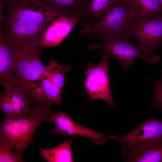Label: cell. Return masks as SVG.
I'll list each match as a JSON object with an SVG mask.
<instances>
[{
	"instance_id": "8992f818",
	"label": "cell",
	"mask_w": 162,
	"mask_h": 162,
	"mask_svg": "<svg viewBox=\"0 0 162 162\" xmlns=\"http://www.w3.org/2000/svg\"><path fill=\"white\" fill-rule=\"evenodd\" d=\"M118 140L125 150L146 148L162 142V121L156 118L146 120L122 136L109 135Z\"/></svg>"
},
{
	"instance_id": "8fae6325",
	"label": "cell",
	"mask_w": 162,
	"mask_h": 162,
	"mask_svg": "<svg viewBox=\"0 0 162 162\" xmlns=\"http://www.w3.org/2000/svg\"><path fill=\"white\" fill-rule=\"evenodd\" d=\"M82 19L81 16H59L51 22L44 30L39 39V45L44 48L58 46Z\"/></svg>"
},
{
	"instance_id": "277c9868",
	"label": "cell",
	"mask_w": 162,
	"mask_h": 162,
	"mask_svg": "<svg viewBox=\"0 0 162 162\" xmlns=\"http://www.w3.org/2000/svg\"><path fill=\"white\" fill-rule=\"evenodd\" d=\"M129 38L122 36L100 39L90 44L89 48L92 50H98L101 55L117 60L125 71L134 64L136 58L139 56L151 63L144 50L139 45L131 43Z\"/></svg>"
},
{
	"instance_id": "d4e9b609",
	"label": "cell",
	"mask_w": 162,
	"mask_h": 162,
	"mask_svg": "<svg viewBox=\"0 0 162 162\" xmlns=\"http://www.w3.org/2000/svg\"><path fill=\"white\" fill-rule=\"evenodd\" d=\"M160 4L162 6V0H158Z\"/></svg>"
},
{
	"instance_id": "3957f363",
	"label": "cell",
	"mask_w": 162,
	"mask_h": 162,
	"mask_svg": "<svg viewBox=\"0 0 162 162\" xmlns=\"http://www.w3.org/2000/svg\"><path fill=\"white\" fill-rule=\"evenodd\" d=\"M17 48L18 59L11 84L27 90L36 97L39 96L43 94L41 82L45 67L40 60V46Z\"/></svg>"
},
{
	"instance_id": "5bb4252c",
	"label": "cell",
	"mask_w": 162,
	"mask_h": 162,
	"mask_svg": "<svg viewBox=\"0 0 162 162\" xmlns=\"http://www.w3.org/2000/svg\"><path fill=\"white\" fill-rule=\"evenodd\" d=\"M125 0H85L81 12L84 27L96 23L115 5Z\"/></svg>"
},
{
	"instance_id": "e0dca14e",
	"label": "cell",
	"mask_w": 162,
	"mask_h": 162,
	"mask_svg": "<svg viewBox=\"0 0 162 162\" xmlns=\"http://www.w3.org/2000/svg\"><path fill=\"white\" fill-rule=\"evenodd\" d=\"M74 138L64 142L50 149L39 148L41 157L47 162H72L73 161L71 144Z\"/></svg>"
},
{
	"instance_id": "5b68a950",
	"label": "cell",
	"mask_w": 162,
	"mask_h": 162,
	"mask_svg": "<svg viewBox=\"0 0 162 162\" xmlns=\"http://www.w3.org/2000/svg\"><path fill=\"white\" fill-rule=\"evenodd\" d=\"M8 18L33 22L41 25H49L60 16H81L75 11H63L47 6L41 1L23 0L6 8Z\"/></svg>"
},
{
	"instance_id": "2e32d148",
	"label": "cell",
	"mask_w": 162,
	"mask_h": 162,
	"mask_svg": "<svg viewBox=\"0 0 162 162\" xmlns=\"http://www.w3.org/2000/svg\"><path fill=\"white\" fill-rule=\"evenodd\" d=\"M126 161L162 162V142L149 147L136 150L122 151Z\"/></svg>"
},
{
	"instance_id": "ba28073f",
	"label": "cell",
	"mask_w": 162,
	"mask_h": 162,
	"mask_svg": "<svg viewBox=\"0 0 162 162\" xmlns=\"http://www.w3.org/2000/svg\"><path fill=\"white\" fill-rule=\"evenodd\" d=\"M49 25L8 18L0 28L15 48L24 49L39 46V39Z\"/></svg>"
},
{
	"instance_id": "9c48e42d",
	"label": "cell",
	"mask_w": 162,
	"mask_h": 162,
	"mask_svg": "<svg viewBox=\"0 0 162 162\" xmlns=\"http://www.w3.org/2000/svg\"><path fill=\"white\" fill-rule=\"evenodd\" d=\"M129 36L137 41L152 64L159 60L160 57L154 51L162 45V16L137 22L131 29Z\"/></svg>"
},
{
	"instance_id": "4316f807",
	"label": "cell",
	"mask_w": 162,
	"mask_h": 162,
	"mask_svg": "<svg viewBox=\"0 0 162 162\" xmlns=\"http://www.w3.org/2000/svg\"><path fill=\"white\" fill-rule=\"evenodd\" d=\"M161 77H162V72H161Z\"/></svg>"
},
{
	"instance_id": "ac0fdd59",
	"label": "cell",
	"mask_w": 162,
	"mask_h": 162,
	"mask_svg": "<svg viewBox=\"0 0 162 162\" xmlns=\"http://www.w3.org/2000/svg\"><path fill=\"white\" fill-rule=\"evenodd\" d=\"M70 69L69 66L62 67L53 58L49 65L45 66L43 74L53 84L62 89L64 83L65 73Z\"/></svg>"
},
{
	"instance_id": "9a60e30c",
	"label": "cell",
	"mask_w": 162,
	"mask_h": 162,
	"mask_svg": "<svg viewBox=\"0 0 162 162\" xmlns=\"http://www.w3.org/2000/svg\"><path fill=\"white\" fill-rule=\"evenodd\" d=\"M138 22L162 16V6L158 0H126Z\"/></svg>"
},
{
	"instance_id": "cb8c5ba5",
	"label": "cell",
	"mask_w": 162,
	"mask_h": 162,
	"mask_svg": "<svg viewBox=\"0 0 162 162\" xmlns=\"http://www.w3.org/2000/svg\"><path fill=\"white\" fill-rule=\"evenodd\" d=\"M0 5L4 7L5 8L14 4L16 2V0H0Z\"/></svg>"
},
{
	"instance_id": "30bf717a",
	"label": "cell",
	"mask_w": 162,
	"mask_h": 162,
	"mask_svg": "<svg viewBox=\"0 0 162 162\" xmlns=\"http://www.w3.org/2000/svg\"><path fill=\"white\" fill-rule=\"evenodd\" d=\"M51 121L55 126L50 132L65 135L82 136L91 140L93 144L98 146L104 143L106 137L96 130L84 127L75 122L64 112H51Z\"/></svg>"
},
{
	"instance_id": "7a4b0ae2",
	"label": "cell",
	"mask_w": 162,
	"mask_h": 162,
	"mask_svg": "<svg viewBox=\"0 0 162 162\" xmlns=\"http://www.w3.org/2000/svg\"><path fill=\"white\" fill-rule=\"evenodd\" d=\"M138 22L126 0L115 5L96 23L84 27L80 35L98 40L122 36L130 38V30Z\"/></svg>"
},
{
	"instance_id": "ffe728a7",
	"label": "cell",
	"mask_w": 162,
	"mask_h": 162,
	"mask_svg": "<svg viewBox=\"0 0 162 162\" xmlns=\"http://www.w3.org/2000/svg\"><path fill=\"white\" fill-rule=\"evenodd\" d=\"M41 86L46 99L53 101L58 105H61V95L62 89L53 84L44 74L42 76Z\"/></svg>"
},
{
	"instance_id": "7c38bea8",
	"label": "cell",
	"mask_w": 162,
	"mask_h": 162,
	"mask_svg": "<svg viewBox=\"0 0 162 162\" xmlns=\"http://www.w3.org/2000/svg\"><path fill=\"white\" fill-rule=\"evenodd\" d=\"M18 59V52L0 28V82L4 87L13 82Z\"/></svg>"
},
{
	"instance_id": "603a6c76",
	"label": "cell",
	"mask_w": 162,
	"mask_h": 162,
	"mask_svg": "<svg viewBox=\"0 0 162 162\" xmlns=\"http://www.w3.org/2000/svg\"><path fill=\"white\" fill-rule=\"evenodd\" d=\"M148 79L152 82L154 87V105L162 111V80H155L150 78Z\"/></svg>"
},
{
	"instance_id": "7402d4cb",
	"label": "cell",
	"mask_w": 162,
	"mask_h": 162,
	"mask_svg": "<svg viewBox=\"0 0 162 162\" xmlns=\"http://www.w3.org/2000/svg\"><path fill=\"white\" fill-rule=\"evenodd\" d=\"M0 108L1 110L4 114L5 117L14 118L11 101L8 93L5 90L0 96Z\"/></svg>"
},
{
	"instance_id": "d6986e66",
	"label": "cell",
	"mask_w": 162,
	"mask_h": 162,
	"mask_svg": "<svg viewBox=\"0 0 162 162\" xmlns=\"http://www.w3.org/2000/svg\"><path fill=\"white\" fill-rule=\"evenodd\" d=\"M85 1V0H41L46 5L56 9L81 13Z\"/></svg>"
},
{
	"instance_id": "4fadbf2b",
	"label": "cell",
	"mask_w": 162,
	"mask_h": 162,
	"mask_svg": "<svg viewBox=\"0 0 162 162\" xmlns=\"http://www.w3.org/2000/svg\"><path fill=\"white\" fill-rule=\"evenodd\" d=\"M4 87L11 99L15 118L28 117L37 106H46L30 92L19 86L9 84Z\"/></svg>"
},
{
	"instance_id": "44dd1931",
	"label": "cell",
	"mask_w": 162,
	"mask_h": 162,
	"mask_svg": "<svg viewBox=\"0 0 162 162\" xmlns=\"http://www.w3.org/2000/svg\"><path fill=\"white\" fill-rule=\"evenodd\" d=\"M10 148L3 142L0 141V162H24L23 157L13 153Z\"/></svg>"
},
{
	"instance_id": "6da1fadb",
	"label": "cell",
	"mask_w": 162,
	"mask_h": 162,
	"mask_svg": "<svg viewBox=\"0 0 162 162\" xmlns=\"http://www.w3.org/2000/svg\"><path fill=\"white\" fill-rule=\"evenodd\" d=\"M51 107L39 105L27 117H5L0 124V141L22 157L24 149L33 142L32 138L38 126L41 123L50 122Z\"/></svg>"
},
{
	"instance_id": "484cf974",
	"label": "cell",
	"mask_w": 162,
	"mask_h": 162,
	"mask_svg": "<svg viewBox=\"0 0 162 162\" xmlns=\"http://www.w3.org/2000/svg\"><path fill=\"white\" fill-rule=\"evenodd\" d=\"M21 0H16V2H18L19 1H21ZM38 0V1H41V0Z\"/></svg>"
},
{
	"instance_id": "52a82bcc",
	"label": "cell",
	"mask_w": 162,
	"mask_h": 162,
	"mask_svg": "<svg viewBox=\"0 0 162 162\" xmlns=\"http://www.w3.org/2000/svg\"><path fill=\"white\" fill-rule=\"evenodd\" d=\"M101 55L102 59L98 64H88L84 85L86 93L92 99L104 101L112 107L114 103L110 90L108 66L110 58L105 55Z\"/></svg>"
}]
</instances>
